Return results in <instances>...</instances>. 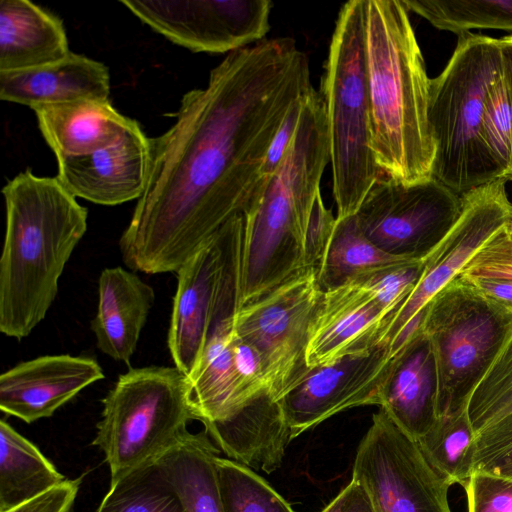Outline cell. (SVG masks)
Here are the masks:
<instances>
[{"instance_id": "8fae6325", "label": "cell", "mask_w": 512, "mask_h": 512, "mask_svg": "<svg viewBox=\"0 0 512 512\" xmlns=\"http://www.w3.org/2000/svg\"><path fill=\"white\" fill-rule=\"evenodd\" d=\"M352 478L365 487L378 512H452L450 483L382 408L359 444Z\"/></svg>"}, {"instance_id": "83f0119b", "label": "cell", "mask_w": 512, "mask_h": 512, "mask_svg": "<svg viewBox=\"0 0 512 512\" xmlns=\"http://www.w3.org/2000/svg\"><path fill=\"white\" fill-rule=\"evenodd\" d=\"M96 512H186V509L155 460L111 481Z\"/></svg>"}, {"instance_id": "60d3db41", "label": "cell", "mask_w": 512, "mask_h": 512, "mask_svg": "<svg viewBox=\"0 0 512 512\" xmlns=\"http://www.w3.org/2000/svg\"><path fill=\"white\" fill-rule=\"evenodd\" d=\"M81 485V478L65 479L48 491L5 512H70Z\"/></svg>"}, {"instance_id": "9c48e42d", "label": "cell", "mask_w": 512, "mask_h": 512, "mask_svg": "<svg viewBox=\"0 0 512 512\" xmlns=\"http://www.w3.org/2000/svg\"><path fill=\"white\" fill-rule=\"evenodd\" d=\"M323 293L317 269L308 268L234 313V331L260 354L267 391L276 401L311 370L309 334Z\"/></svg>"}, {"instance_id": "ba28073f", "label": "cell", "mask_w": 512, "mask_h": 512, "mask_svg": "<svg viewBox=\"0 0 512 512\" xmlns=\"http://www.w3.org/2000/svg\"><path fill=\"white\" fill-rule=\"evenodd\" d=\"M421 329L436 359L438 417L466 411L512 335V311L455 278L427 305Z\"/></svg>"}, {"instance_id": "e575fe53", "label": "cell", "mask_w": 512, "mask_h": 512, "mask_svg": "<svg viewBox=\"0 0 512 512\" xmlns=\"http://www.w3.org/2000/svg\"><path fill=\"white\" fill-rule=\"evenodd\" d=\"M472 456V472L512 480V412L475 434Z\"/></svg>"}, {"instance_id": "2e32d148", "label": "cell", "mask_w": 512, "mask_h": 512, "mask_svg": "<svg viewBox=\"0 0 512 512\" xmlns=\"http://www.w3.org/2000/svg\"><path fill=\"white\" fill-rule=\"evenodd\" d=\"M224 264L220 229L177 271L167 343L175 367L186 376L194 370L204 351Z\"/></svg>"}, {"instance_id": "4316f807", "label": "cell", "mask_w": 512, "mask_h": 512, "mask_svg": "<svg viewBox=\"0 0 512 512\" xmlns=\"http://www.w3.org/2000/svg\"><path fill=\"white\" fill-rule=\"evenodd\" d=\"M413 262L390 255L362 232L354 215L337 219L323 260L317 269L323 291L342 286L366 272Z\"/></svg>"}, {"instance_id": "ee69618b", "label": "cell", "mask_w": 512, "mask_h": 512, "mask_svg": "<svg viewBox=\"0 0 512 512\" xmlns=\"http://www.w3.org/2000/svg\"><path fill=\"white\" fill-rule=\"evenodd\" d=\"M502 50L504 76L510 92L512 102V36H504L499 39Z\"/></svg>"}, {"instance_id": "44dd1931", "label": "cell", "mask_w": 512, "mask_h": 512, "mask_svg": "<svg viewBox=\"0 0 512 512\" xmlns=\"http://www.w3.org/2000/svg\"><path fill=\"white\" fill-rule=\"evenodd\" d=\"M98 308L91 329L98 349L129 364L155 300L153 288L122 267L106 268L98 281Z\"/></svg>"}, {"instance_id": "52a82bcc", "label": "cell", "mask_w": 512, "mask_h": 512, "mask_svg": "<svg viewBox=\"0 0 512 512\" xmlns=\"http://www.w3.org/2000/svg\"><path fill=\"white\" fill-rule=\"evenodd\" d=\"M102 403L92 444L104 453L111 481L157 460L197 420L188 378L175 366L129 369Z\"/></svg>"}, {"instance_id": "b9f144b4", "label": "cell", "mask_w": 512, "mask_h": 512, "mask_svg": "<svg viewBox=\"0 0 512 512\" xmlns=\"http://www.w3.org/2000/svg\"><path fill=\"white\" fill-rule=\"evenodd\" d=\"M321 512H378L365 487L353 479Z\"/></svg>"}, {"instance_id": "3957f363", "label": "cell", "mask_w": 512, "mask_h": 512, "mask_svg": "<svg viewBox=\"0 0 512 512\" xmlns=\"http://www.w3.org/2000/svg\"><path fill=\"white\" fill-rule=\"evenodd\" d=\"M329 162L325 103L312 88L288 153L243 215L237 310L308 269L306 228Z\"/></svg>"}, {"instance_id": "484cf974", "label": "cell", "mask_w": 512, "mask_h": 512, "mask_svg": "<svg viewBox=\"0 0 512 512\" xmlns=\"http://www.w3.org/2000/svg\"><path fill=\"white\" fill-rule=\"evenodd\" d=\"M65 480L54 464L8 422L0 421V512L8 511Z\"/></svg>"}, {"instance_id": "5b68a950", "label": "cell", "mask_w": 512, "mask_h": 512, "mask_svg": "<svg viewBox=\"0 0 512 512\" xmlns=\"http://www.w3.org/2000/svg\"><path fill=\"white\" fill-rule=\"evenodd\" d=\"M504 73L499 39L466 32L430 80L428 122L435 144L431 177L459 196L499 179L482 140L491 87Z\"/></svg>"}, {"instance_id": "603a6c76", "label": "cell", "mask_w": 512, "mask_h": 512, "mask_svg": "<svg viewBox=\"0 0 512 512\" xmlns=\"http://www.w3.org/2000/svg\"><path fill=\"white\" fill-rule=\"evenodd\" d=\"M57 158L91 154L118 142L135 120L107 100H80L31 108Z\"/></svg>"}, {"instance_id": "f35d334b", "label": "cell", "mask_w": 512, "mask_h": 512, "mask_svg": "<svg viewBox=\"0 0 512 512\" xmlns=\"http://www.w3.org/2000/svg\"><path fill=\"white\" fill-rule=\"evenodd\" d=\"M336 218L326 208L319 191L315 197L305 234L306 268L318 269L332 237Z\"/></svg>"}, {"instance_id": "d6986e66", "label": "cell", "mask_w": 512, "mask_h": 512, "mask_svg": "<svg viewBox=\"0 0 512 512\" xmlns=\"http://www.w3.org/2000/svg\"><path fill=\"white\" fill-rule=\"evenodd\" d=\"M380 407L415 441L437 420V365L431 342L422 329L394 355Z\"/></svg>"}, {"instance_id": "d6a6232c", "label": "cell", "mask_w": 512, "mask_h": 512, "mask_svg": "<svg viewBox=\"0 0 512 512\" xmlns=\"http://www.w3.org/2000/svg\"><path fill=\"white\" fill-rule=\"evenodd\" d=\"M482 140L498 178L512 180V102L504 73L488 93Z\"/></svg>"}, {"instance_id": "1f68e13d", "label": "cell", "mask_w": 512, "mask_h": 512, "mask_svg": "<svg viewBox=\"0 0 512 512\" xmlns=\"http://www.w3.org/2000/svg\"><path fill=\"white\" fill-rule=\"evenodd\" d=\"M512 412V335L470 397L467 413L475 434Z\"/></svg>"}, {"instance_id": "f1b7e54d", "label": "cell", "mask_w": 512, "mask_h": 512, "mask_svg": "<svg viewBox=\"0 0 512 512\" xmlns=\"http://www.w3.org/2000/svg\"><path fill=\"white\" fill-rule=\"evenodd\" d=\"M475 432L467 410L438 417L416 442L430 466L450 485L463 483L472 473Z\"/></svg>"}, {"instance_id": "74e56055", "label": "cell", "mask_w": 512, "mask_h": 512, "mask_svg": "<svg viewBox=\"0 0 512 512\" xmlns=\"http://www.w3.org/2000/svg\"><path fill=\"white\" fill-rule=\"evenodd\" d=\"M232 363L239 390L245 404L267 390L263 362L260 354L233 328L230 339Z\"/></svg>"}, {"instance_id": "6da1fadb", "label": "cell", "mask_w": 512, "mask_h": 512, "mask_svg": "<svg viewBox=\"0 0 512 512\" xmlns=\"http://www.w3.org/2000/svg\"><path fill=\"white\" fill-rule=\"evenodd\" d=\"M313 88L289 37L228 53L208 84L183 95L174 124L152 140L148 181L121 235L133 271H177L260 198L261 167L292 104Z\"/></svg>"}, {"instance_id": "f6af8a7d", "label": "cell", "mask_w": 512, "mask_h": 512, "mask_svg": "<svg viewBox=\"0 0 512 512\" xmlns=\"http://www.w3.org/2000/svg\"><path fill=\"white\" fill-rule=\"evenodd\" d=\"M505 228L512 234V209L510 211V214L508 216L507 223L505 225Z\"/></svg>"}, {"instance_id": "d4e9b609", "label": "cell", "mask_w": 512, "mask_h": 512, "mask_svg": "<svg viewBox=\"0 0 512 512\" xmlns=\"http://www.w3.org/2000/svg\"><path fill=\"white\" fill-rule=\"evenodd\" d=\"M217 453L206 431L187 432L156 460L186 512H224L215 471Z\"/></svg>"}, {"instance_id": "f546056e", "label": "cell", "mask_w": 512, "mask_h": 512, "mask_svg": "<svg viewBox=\"0 0 512 512\" xmlns=\"http://www.w3.org/2000/svg\"><path fill=\"white\" fill-rule=\"evenodd\" d=\"M408 11L439 30L457 35L471 29H499L512 36V0H402Z\"/></svg>"}, {"instance_id": "ac0fdd59", "label": "cell", "mask_w": 512, "mask_h": 512, "mask_svg": "<svg viewBox=\"0 0 512 512\" xmlns=\"http://www.w3.org/2000/svg\"><path fill=\"white\" fill-rule=\"evenodd\" d=\"M389 319L375 298L354 284L324 291L310 329L308 366L372 350L381 344Z\"/></svg>"}, {"instance_id": "e0dca14e", "label": "cell", "mask_w": 512, "mask_h": 512, "mask_svg": "<svg viewBox=\"0 0 512 512\" xmlns=\"http://www.w3.org/2000/svg\"><path fill=\"white\" fill-rule=\"evenodd\" d=\"M103 378V369L93 357L41 356L2 373L0 409L32 423L52 416L83 389Z\"/></svg>"}, {"instance_id": "ffe728a7", "label": "cell", "mask_w": 512, "mask_h": 512, "mask_svg": "<svg viewBox=\"0 0 512 512\" xmlns=\"http://www.w3.org/2000/svg\"><path fill=\"white\" fill-rule=\"evenodd\" d=\"M109 94L110 75L106 65L73 52L44 66L0 72L1 100L30 108L80 100H107Z\"/></svg>"}, {"instance_id": "277c9868", "label": "cell", "mask_w": 512, "mask_h": 512, "mask_svg": "<svg viewBox=\"0 0 512 512\" xmlns=\"http://www.w3.org/2000/svg\"><path fill=\"white\" fill-rule=\"evenodd\" d=\"M371 149L382 176L431 177L430 78L402 0H365Z\"/></svg>"}, {"instance_id": "8992f818", "label": "cell", "mask_w": 512, "mask_h": 512, "mask_svg": "<svg viewBox=\"0 0 512 512\" xmlns=\"http://www.w3.org/2000/svg\"><path fill=\"white\" fill-rule=\"evenodd\" d=\"M319 92L326 108L333 196L340 219L357 212L382 176L371 149L365 0L341 7Z\"/></svg>"}, {"instance_id": "ab89813d", "label": "cell", "mask_w": 512, "mask_h": 512, "mask_svg": "<svg viewBox=\"0 0 512 512\" xmlns=\"http://www.w3.org/2000/svg\"><path fill=\"white\" fill-rule=\"evenodd\" d=\"M305 96L292 104L268 147L260 171L265 179H269L277 171L288 153L298 128Z\"/></svg>"}, {"instance_id": "4dcf8cb0", "label": "cell", "mask_w": 512, "mask_h": 512, "mask_svg": "<svg viewBox=\"0 0 512 512\" xmlns=\"http://www.w3.org/2000/svg\"><path fill=\"white\" fill-rule=\"evenodd\" d=\"M215 471L224 512H295L248 466L216 456Z\"/></svg>"}, {"instance_id": "7c38bea8", "label": "cell", "mask_w": 512, "mask_h": 512, "mask_svg": "<svg viewBox=\"0 0 512 512\" xmlns=\"http://www.w3.org/2000/svg\"><path fill=\"white\" fill-rule=\"evenodd\" d=\"M501 178L461 196V214L444 239L424 259L423 273L409 296L391 317L381 343L421 328L430 301L458 277L472 256L502 229L512 209Z\"/></svg>"}, {"instance_id": "7402d4cb", "label": "cell", "mask_w": 512, "mask_h": 512, "mask_svg": "<svg viewBox=\"0 0 512 512\" xmlns=\"http://www.w3.org/2000/svg\"><path fill=\"white\" fill-rule=\"evenodd\" d=\"M203 424L226 455L267 473L280 467L292 440L280 403L267 390L229 418Z\"/></svg>"}, {"instance_id": "9a60e30c", "label": "cell", "mask_w": 512, "mask_h": 512, "mask_svg": "<svg viewBox=\"0 0 512 512\" xmlns=\"http://www.w3.org/2000/svg\"><path fill=\"white\" fill-rule=\"evenodd\" d=\"M57 161L56 177L74 197L100 205H119L142 196L151 167L152 140L135 121L115 144Z\"/></svg>"}, {"instance_id": "cb8c5ba5", "label": "cell", "mask_w": 512, "mask_h": 512, "mask_svg": "<svg viewBox=\"0 0 512 512\" xmlns=\"http://www.w3.org/2000/svg\"><path fill=\"white\" fill-rule=\"evenodd\" d=\"M70 52L58 16L28 0H1L0 72L44 66Z\"/></svg>"}, {"instance_id": "4fadbf2b", "label": "cell", "mask_w": 512, "mask_h": 512, "mask_svg": "<svg viewBox=\"0 0 512 512\" xmlns=\"http://www.w3.org/2000/svg\"><path fill=\"white\" fill-rule=\"evenodd\" d=\"M132 14L192 52L225 53L264 40L269 0H121Z\"/></svg>"}, {"instance_id": "5bb4252c", "label": "cell", "mask_w": 512, "mask_h": 512, "mask_svg": "<svg viewBox=\"0 0 512 512\" xmlns=\"http://www.w3.org/2000/svg\"><path fill=\"white\" fill-rule=\"evenodd\" d=\"M389 346L316 366L280 400L292 439L344 410L381 404L393 364Z\"/></svg>"}, {"instance_id": "836d02e7", "label": "cell", "mask_w": 512, "mask_h": 512, "mask_svg": "<svg viewBox=\"0 0 512 512\" xmlns=\"http://www.w3.org/2000/svg\"><path fill=\"white\" fill-rule=\"evenodd\" d=\"M423 269L424 260L413 261L375 269L347 283L354 284L371 294L390 314L391 319L418 283Z\"/></svg>"}, {"instance_id": "d590c367", "label": "cell", "mask_w": 512, "mask_h": 512, "mask_svg": "<svg viewBox=\"0 0 512 512\" xmlns=\"http://www.w3.org/2000/svg\"><path fill=\"white\" fill-rule=\"evenodd\" d=\"M457 278L512 280V234L505 226L482 245Z\"/></svg>"}, {"instance_id": "7bdbcfd3", "label": "cell", "mask_w": 512, "mask_h": 512, "mask_svg": "<svg viewBox=\"0 0 512 512\" xmlns=\"http://www.w3.org/2000/svg\"><path fill=\"white\" fill-rule=\"evenodd\" d=\"M462 281L473 286L490 301L512 311V280L474 278Z\"/></svg>"}, {"instance_id": "30bf717a", "label": "cell", "mask_w": 512, "mask_h": 512, "mask_svg": "<svg viewBox=\"0 0 512 512\" xmlns=\"http://www.w3.org/2000/svg\"><path fill=\"white\" fill-rule=\"evenodd\" d=\"M461 211V196L433 177L401 183L380 176L355 216L362 232L378 248L421 261L444 239Z\"/></svg>"}, {"instance_id": "8d00e7d4", "label": "cell", "mask_w": 512, "mask_h": 512, "mask_svg": "<svg viewBox=\"0 0 512 512\" xmlns=\"http://www.w3.org/2000/svg\"><path fill=\"white\" fill-rule=\"evenodd\" d=\"M468 512H512V480L484 472H472L462 485Z\"/></svg>"}, {"instance_id": "7a4b0ae2", "label": "cell", "mask_w": 512, "mask_h": 512, "mask_svg": "<svg viewBox=\"0 0 512 512\" xmlns=\"http://www.w3.org/2000/svg\"><path fill=\"white\" fill-rule=\"evenodd\" d=\"M6 229L0 258V331L21 340L46 317L58 282L87 230L88 211L57 177L29 169L2 189Z\"/></svg>"}]
</instances>
